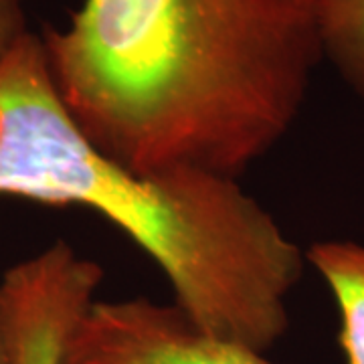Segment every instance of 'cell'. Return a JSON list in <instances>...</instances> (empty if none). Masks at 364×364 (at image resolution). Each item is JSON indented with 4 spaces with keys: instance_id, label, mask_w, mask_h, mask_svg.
Returning <instances> with one entry per match:
<instances>
[{
    "instance_id": "cell-4",
    "label": "cell",
    "mask_w": 364,
    "mask_h": 364,
    "mask_svg": "<svg viewBox=\"0 0 364 364\" xmlns=\"http://www.w3.org/2000/svg\"><path fill=\"white\" fill-rule=\"evenodd\" d=\"M104 269L63 241L0 279V310L14 364H61L71 330L95 299Z\"/></svg>"
},
{
    "instance_id": "cell-8",
    "label": "cell",
    "mask_w": 364,
    "mask_h": 364,
    "mask_svg": "<svg viewBox=\"0 0 364 364\" xmlns=\"http://www.w3.org/2000/svg\"><path fill=\"white\" fill-rule=\"evenodd\" d=\"M0 364H14L9 334L4 328V320H2V310H0Z\"/></svg>"
},
{
    "instance_id": "cell-1",
    "label": "cell",
    "mask_w": 364,
    "mask_h": 364,
    "mask_svg": "<svg viewBox=\"0 0 364 364\" xmlns=\"http://www.w3.org/2000/svg\"><path fill=\"white\" fill-rule=\"evenodd\" d=\"M41 41L81 130L140 174L237 181L324 61L316 0H83Z\"/></svg>"
},
{
    "instance_id": "cell-2",
    "label": "cell",
    "mask_w": 364,
    "mask_h": 364,
    "mask_svg": "<svg viewBox=\"0 0 364 364\" xmlns=\"http://www.w3.org/2000/svg\"><path fill=\"white\" fill-rule=\"evenodd\" d=\"M0 196L97 213L215 336L267 352L286 334L306 263L298 243L233 178L140 174L104 152L67 109L31 31L0 55Z\"/></svg>"
},
{
    "instance_id": "cell-5",
    "label": "cell",
    "mask_w": 364,
    "mask_h": 364,
    "mask_svg": "<svg viewBox=\"0 0 364 364\" xmlns=\"http://www.w3.org/2000/svg\"><path fill=\"white\" fill-rule=\"evenodd\" d=\"M336 301L340 348L346 364H364V245L354 241H320L306 251Z\"/></svg>"
},
{
    "instance_id": "cell-7",
    "label": "cell",
    "mask_w": 364,
    "mask_h": 364,
    "mask_svg": "<svg viewBox=\"0 0 364 364\" xmlns=\"http://www.w3.org/2000/svg\"><path fill=\"white\" fill-rule=\"evenodd\" d=\"M26 33L25 0H0V55Z\"/></svg>"
},
{
    "instance_id": "cell-3",
    "label": "cell",
    "mask_w": 364,
    "mask_h": 364,
    "mask_svg": "<svg viewBox=\"0 0 364 364\" xmlns=\"http://www.w3.org/2000/svg\"><path fill=\"white\" fill-rule=\"evenodd\" d=\"M61 364H275L265 352L203 330L176 304L93 299Z\"/></svg>"
},
{
    "instance_id": "cell-6",
    "label": "cell",
    "mask_w": 364,
    "mask_h": 364,
    "mask_svg": "<svg viewBox=\"0 0 364 364\" xmlns=\"http://www.w3.org/2000/svg\"><path fill=\"white\" fill-rule=\"evenodd\" d=\"M324 61L364 102V0H316Z\"/></svg>"
}]
</instances>
